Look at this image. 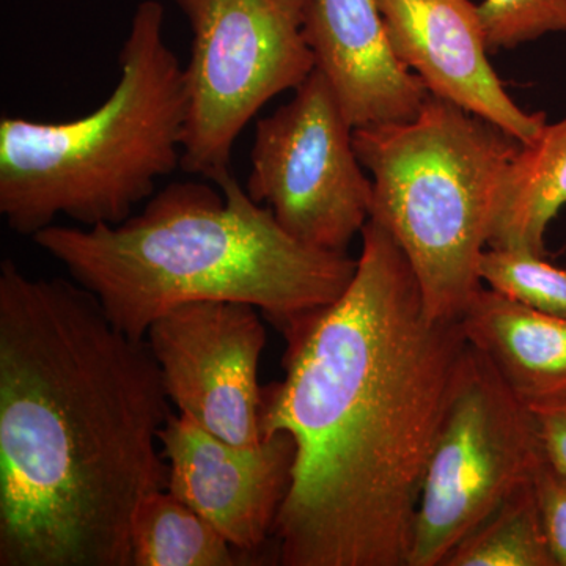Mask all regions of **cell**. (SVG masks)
<instances>
[{
  "instance_id": "obj_13",
  "label": "cell",
  "mask_w": 566,
  "mask_h": 566,
  "mask_svg": "<svg viewBox=\"0 0 566 566\" xmlns=\"http://www.w3.org/2000/svg\"><path fill=\"white\" fill-rule=\"evenodd\" d=\"M460 323L468 344L528 408L566 401V318L482 285Z\"/></svg>"
},
{
  "instance_id": "obj_10",
  "label": "cell",
  "mask_w": 566,
  "mask_h": 566,
  "mask_svg": "<svg viewBox=\"0 0 566 566\" xmlns=\"http://www.w3.org/2000/svg\"><path fill=\"white\" fill-rule=\"evenodd\" d=\"M169 468L167 490L199 513L248 560L273 538L292 485L296 447L274 433L252 446L223 441L181 415L159 433Z\"/></svg>"
},
{
  "instance_id": "obj_17",
  "label": "cell",
  "mask_w": 566,
  "mask_h": 566,
  "mask_svg": "<svg viewBox=\"0 0 566 566\" xmlns=\"http://www.w3.org/2000/svg\"><path fill=\"white\" fill-rule=\"evenodd\" d=\"M480 279L495 292L543 314L566 318V270L534 253L488 248Z\"/></svg>"
},
{
  "instance_id": "obj_12",
  "label": "cell",
  "mask_w": 566,
  "mask_h": 566,
  "mask_svg": "<svg viewBox=\"0 0 566 566\" xmlns=\"http://www.w3.org/2000/svg\"><path fill=\"white\" fill-rule=\"evenodd\" d=\"M303 33L353 128L412 120L430 96L395 54L378 0H304Z\"/></svg>"
},
{
  "instance_id": "obj_1",
  "label": "cell",
  "mask_w": 566,
  "mask_h": 566,
  "mask_svg": "<svg viewBox=\"0 0 566 566\" xmlns=\"http://www.w3.org/2000/svg\"><path fill=\"white\" fill-rule=\"evenodd\" d=\"M344 293L282 324L285 376L263 386L262 436H292L273 539L283 566H408L428 460L468 356L460 319L424 311L378 222Z\"/></svg>"
},
{
  "instance_id": "obj_19",
  "label": "cell",
  "mask_w": 566,
  "mask_h": 566,
  "mask_svg": "<svg viewBox=\"0 0 566 566\" xmlns=\"http://www.w3.org/2000/svg\"><path fill=\"white\" fill-rule=\"evenodd\" d=\"M534 491L551 554L556 566H566V475L545 458L535 471Z\"/></svg>"
},
{
  "instance_id": "obj_7",
  "label": "cell",
  "mask_w": 566,
  "mask_h": 566,
  "mask_svg": "<svg viewBox=\"0 0 566 566\" xmlns=\"http://www.w3.org/2000/svg\"><path fill=\"white\" fill-rule=\"evenodd\" d=\"M543 460L534 412L469 345L424 471L408 566H442Z\"/></svg>"
},
{
  "instance_id": "obj_20",
  "label": "cell",
  "mask_w": 566,
  "mask_h": 566,
  "mask_svg": "<svg viewBox=\"0 0 566 566\" xmlns=\"http://www.w3.org/2000/svg\"><path fill=\"white\" fill-rule=\"evenodd\" d=\"M532 412L546 460L566 475V401Z\"/></svg>"
},
{
  "instance_id": "obj_18",
  "label": "cell",
  "mask_w": 566,
  "mask_h": 566,
  "mask_svg": "<svg viewBox=\"0 0 566 566\" xmlns=\"http://www.w3.org/2000/svg\"><path fill=\"white\" fill-rule=\"evenodd\" d=\"M479 14L490 54L566 31V0H483Z\"/></svg>"
},
{
  "instance_id": "obj_16",
  "label": "cell",
  "mask_w": 566,
  "mask_h": 566,
  "mask_svg": "<svg viewBox=\"0 0 566 566\" xmlns=\"http://www.w3.org/2000/svg\"><path fill=\"white\" fill-rule=\"evenodd\" d=\"M442 566H556L543 531L534 480L465 535Z\"/></svg>"
},
{
  "instance_id": "obj_2",
  "label": "cell",
  "mask_w": 566,
  "mask_h": 566,
  "mask_svg": "<svg viewBox=\"0 0 566 566\" xmlns=\"http://www.w3.org/2000/svg\"><path fill=\"white\" fill-rule=\"evenodd\" d=\"M169 395L147 340L66 279L0 264V566H133L132 523L167 490Z\"/></svg>"
},
{
  "instance_id": "obj_11",
  "label": "cell",
  "mask_w": 566,
  "mask_h": 566,
  "mask_svg": "<svg viewBox=\"0 0 566 566\" xmlns=\"http://www.w3.org/2000/svg\"><path fill=\"white\" fill-rule=\"evenodd\" d=\"M395 54L431 95L531 144L545 112L521 109L490 63L479 6L471 0H378Z\"/></svg>"
},
{
  "instance_id": "obj_6",
  "label": "cell",
  "mask_w": 566,
  "mask_h": 566,
  "mask_svg": "<svg viewBox=\"0 0 566 566\" xmlns=\"http://www.w3.org/2000/svg\"><path fill=\"white\" fill-rule=\"evenodd\" d=\"M192 33L181 169L216 181L256 112L315 70L304 0H175Z\"/></svg>"
},
{
  "instance_id": "obj_5",
  "label": "cell",
  "mask_w": 566,
  "mask_h": 566,
  "mask_svg": "<svg viewBox=\"0 0 566 566\" xmlns=\"http://www.w3.org/2000/svg\"><path fill=\"white\" fill-rule=\"evenodd\" d=\"M353 139L374 177L371 221L403 251L427 314L458 322L483 285L480 260L523 144L431 93L412 120L360 126Z\"/></svg>"
},
{
  "instance_id": "obj_8",
  "label": "cell",
  "mask_w": 566,
  "mask_h": 566,
  "mask_svg": "<svg viewBox=\"0 0 566 566\" xmlns=\"http://www.w3.org/2000/svg\"><path fill=\"white\" fill-rule=\"evenodd\" d=\"M294 92L256 122L245 191L301 243L346 252L370 221L374 181L329 81L315 69Z\"/></svg>"
},
{
  "instance_id": "obj_3",
  "label": "cell",
  "mask_w": 566,
  "mask_h": 566,
  "mask_svg": "<svg viewBox=\"0 0 566 566\" xmlns=\"http://www.w3.org/2000/svg\"><path fill=\"white\" fill-rule=\"evenodd\" d=\"M214 182H172L118 226L52 223L32 240L137 340L182 304H251L281 327L345 292L357 260L301 243L232 172Z\"/></svg>"
},
{
  "instance_id": "obj_15",
  "label": "cell",
  "mask_w": 566,
  "mask_h": 566,
  "mask_svg": "<svg viewBox=\"0 0 566 566\" xmlns=\"http://www.w3.org/2000/svg\"><path fill=\"white\" fill-rule=\"evenodd\" d=\"M133 566H237L248 560L169 490L145 495L132 523Z\"/></svg>"
},
{
  "instance_id": "obj_9",
  "label": "cell",
  "mask_w": 566,
  "mask_h": 566,
  "mask_svg": "<svg viewBox=\"0 0 566 566\" xmlns=\"http://www.w3.org/2000/svg\"><path fill=\"white\" fill-rule=\"evenodd\" d=\"M145 340L178 415L232 444L262 441L266 329L259 308L232 301L178 305L151 324Z\"/></svg>"
},
{
  "instance_id": "obj_4",
  "label": "cell",
  "mask_w": 566,
  "mask_h": 566,
  "mask_svg": "<svg viewBox=\"0 0 566 566\" xmlns=\"http://www.w3.org/2000/svg\"><path fill=\"white\" fill-rule=\"evenodd\" d=\"M98 109L70 122L0 118V214L33 237L66 216L118 226L181 164L186 76L164 39V7L142 0Z\"/></svg>"
},
{
  "instance_id": "obj_14",
  "label": "cell",
  "mask_w": 566,
  "mask_h": 566,
  "mask_svg": "<svg viewBox=\"0 0 566 566\" xmlns=\"http://www.w3.org/2000/svg\"><path fill=\"white\" fill-rule=\"evenodd\" d=\"M566 205V117L523 144L506 170L488 248L546 256L547 227Z\"/></svg>"
}]
</instances>
